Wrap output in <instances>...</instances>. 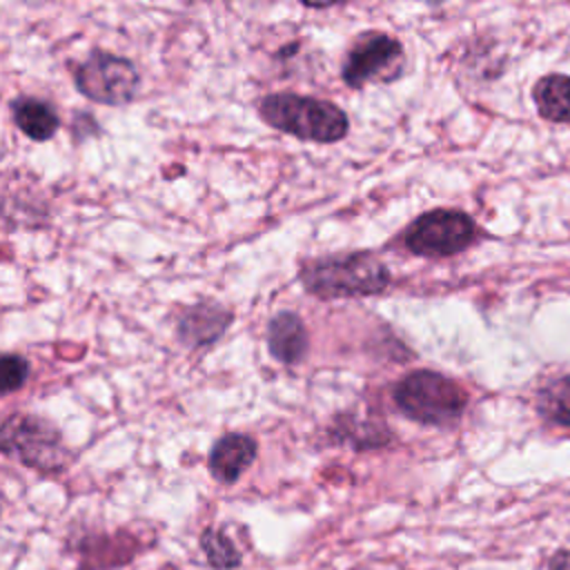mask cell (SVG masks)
I'll list each match as a JSON object with an SVG mask.
<instances>
[{"label":"cell","instance_id":"4","mask_svg":"<svg viewBox=\"0 0 570 570\" xmlns=\"http://www.w3.org/2000/svg\"><path fill=\"white\" fill-rule=\"evenodd\" d=\"M2 450L13 452L24 465L40 472H60L69 452L53 423L33 414H13L2 425Z\"/></svg>","mask_w":570,"mask_h":570},{"label":"cell","instance_id":"2","mask_svg":"<svg viewBox=\"0 0 570 570\" xmlns=\"http://www.w3.org/2000/svg\"><path fill=\"white\" fill-rule=\"evenodd\" d=\"M261 118L294 138L312 142H338L347 136V114L323 98L298 94H269L258 102Z\"/></svg>","mask_w":570,"mask_h":570},{"label":"cell","instance_id":"14","mask_svg":"<svg viewBox=\"0 0 570 570\" xmlns=\"http://www.w3.org/2000/svg\"><path fill=\"white\" fill-rule=\"evenodd\" d=\"M200 548H203L209 566L216 570H229V568L240 566V552L223 530L207 528L200 534Z\"/></svg>","mask_w":570,"mask_h":570},{"label":"cell","instance_id":"3","mask_svg":"<svg viewBox=\"0 0 570 570\" xmlns=\"http://www.w3.org/2000/svg\"><path fill=\"white\" fill-rule=\"evenodd\" d=\"M392 396L407 419L423 425H450L468 405L465 390L450 376L432 370H416L403 376Z\"/></svg>","mask_w":570,"mask_h":570},{"label":"cell","instance_id":"9","mask_svg":"<svg viewBox=\"0 0 570 570\" xmlns=\"http://www.w3.org/2000/svg\"><path fill=\"white\" fill-rule=\"evenodd\" d=\"M258 445L247 434H225L209 450V472L216 481L236 483L254 463Z\"/></svg>","mask_w":570,"mask_h":570},{"label":"cell","instance_id":"5","mask_svg":"<svg viewBox=\"0 0 570 570\" xmlns=\"http://www.w3.org/2000/svg\"><path fill=\"white\" fill-rule=\"evenodd\" d=\"M405 69L403 45L385 31H365L347 49L341 76L347 87L363 89L370 82H392Z\"/></svg>","mask_w":570,"mask_h":570},{"label":"cell","instance_id":"16","mask_svg":"<svg viewBox=\"0 0 570 570\" xmlns=\"http://www.w3.org/2000/svg\"><path fill=\"white\" fill-rule=\"evenodd\" d=\"M550 570H570V552L568 550L557 552L550 561Z\"/></svg>","mask_w":570,"mask_h":570},{"label":"cell","instance_id":"13","mask_svg":"<svg viewBox=\"0 0 570 570\" xmlns=\"http://www.w3.org/2000/svg\"><path fill=\"white\" fill-rule=\"evenodd\" d=\"M537 407L543 419L559 425H570V376H559L541 387Z\"/></svg>","mask_w":570,"mask_h":570},{"label":"cell","instance_id":"8","mask_svg":"<svg viewBox=\"0 0 570 570\" xmlns=\"http://www.w3.org/2000/svg\"><path fill=\"white\" fill-rule=\"evenodd\" d=\"M232 312L220 303H196L178 318V338L189 347H203L214 343L229 325Z\"/></svg>","mask_w":570,"mask_h":570},{"label":"cell","instance_id":"1","mask_svg":"<svg viewBox=\"0 0 570 570\" xmlns=\"http://www.w3.org/2000/svg\"><path fill=\"white\" fill-rule=\"evenodd\" d=\"M303 287L318 298H358L387 287L390 272L372 252H350L305 261L301 265Z\"/></svg>","mask_w":570,"mask_h":570},{"label":"cell","instance_id":"15","mask_svg":"<svg viewBox=\"0 0 570 570\" xmlns=\"http://www.w3.org/2000/svg\"><path fill=\"white\" fill-rule=\"evenodd\" d=\"M0 372H2L0 390H2V394H11L27 383L29 363L20 354H4L0 361Z\"/></svg>","mask_w":570,"mask_h":570},{"label":"cell","instance_id":"12","mask_svg":"<svg viewBox=\"0 0 570 570\" xmlns=\"http://www.w3.org/2000/svg\"><path fill=\"white\" fill-rule=\"evenodd\" d=\"M539 114L550 122H570V76L550 73L534 85Z\"/></svg>","mask_w":570,"mask_h":570},{"label":"cell","instance_id":"11","mask_svg":"<svg viewBox=\"0 0 570 570\" xmlns=\"http://www.w3.org/2000/svg\"><path fill=\"white\" fill-rule=\"evenodd\" d=\"M11 116H13L16 127L24 136H29L31 140H38V142L53 138V134L58 131V125H60L56 109L49 102H45L40 98H31V96L16 98L11 102Z\"/></svg>","mask_w":570,"mask_h":570},{"label":"cell","instance_id":"17","mask_svg":"<svg viewBox=\"0 0 570 570\" xmlns=\"http://www.w3.org/2000/svg\"><path fill=\"white\" fill-rule=\"evenodd\" d=\"M352 570H370V568H352Z\"/></svg>","mask_w":570,"mask_h":570},{"label":"cell","instance_id":"10","mask_svg":"<svg viewBox=\"0 0 570 570\" xmlns=\"http://www.w3.org/2000/svg\"><path fill=\"white\" fill-rule=\"evenodd\" d=\"M267 347L269 354L285 365L303 361L309 347L303 318L296 312H278L267 325Z\"/></svg>","mask_w":570,"mask_h":570},{"label":"cell","instance_id":"7","mask_svg":"<svg viewBox=\"0 0 570 570\" xmlns=\"http://www.w3.org/2000/svg\"><path fill=\"white\" fill-rule=\"evenodd\" d=\"M476 223L459 209H432L410 223L403 243L419 256H452L476 240Z\"/></svg>","mask_w":570,"mask_h":570},{"label":"cell","instance_id":"6","mask_svg":"<svg viewBox=\"0 0 570 570\" xmlns=\"http://www.w3.org/2000/svg\"><path fill=\"white\" fill-rule=\"evenodd\" d=\"M73 82L91 102L122 107L134 100L140 76L131 60L109 51H91L80 65H76Z\"/></svg>","mask_w":570,"mask_h":570}]
</instances>
